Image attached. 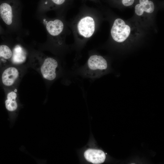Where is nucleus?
Listing matches in <instances>:
<instances>
[{
	"label": "nucleus",
	"mask_w": 164,
	"mask_h": 164,
	"mask_svg": "<svg viewBox=\"0 0 164 164\" xmlns=\"http://www.w3.org/2000/svg\"><path fill=\"white\" fill-rule=\"evenodd\" d=\"M21 75V71L18 68L12 66L8 67L2 73V83L5 87H12L19 79Z\"/></svg>",
	"instance_id": "obj_6"
},
{
	"label": "nucleus",
	"mask_w": 164,
	"mask_h": 164,
	"mask_svg": "<svg viewBox=\"0 0 164 164\" xmlns=\"http://www.w3.org/2000/svg\"><path fill=\"white\" fill-rule=\"evenodd\" d=\"M95 29V22L93 18L86 16L80 19L77 26L78 34L84 38H89L93 35Z\"/></svg>",
	"instance_id": "obj_5"
},
{
	"label": "nucleus",
	"mask_w": 164,
	"mask_h": 164,
	"mask_svg": "<svg viewBox=\"0 0 164 164\" xmlns=\"http://www.w3.org/2000/svg\"><path fill=\"white\" fill-rule=\"evenodd\" d=\"M20 17V6L15 1L4 2L0 4V18L9 28H17Z\"/></svg>",
	"instance_id": "obj_3"
},
{
	"label": "nucleus",
	"mask_w": 164,
	"mask_h": 164,
	"mask_svg": "<svg viewBox=\"0 0 164 164\" xmlns=\"http://www.w3.org/2000/svg\"><path fill=\"white\" fill-rule=\"evenodd\" d=\"M84 156L87 161L95 164L103 163L106 158L105 154L102 151L92 149H89L85 151Z\"/></svg>",
	"instance_id": "obj_9"
},
{
	"label": "nucleus",
	"mask_w": 164,
	"mask_h": 164,
	"mask_svg": "<svg viewBox=\"0 0 164 164\" xmlns=\"http://www.w3.org/2000/svg\"><path fill=\"white\" fill-rule=\"evenodd\" d=\"M17 97V91H12L6 95L5 105L6 109L9 111H13L17 108L18 105L16 99Z\"/></svg>",
	"instance_id": "obj_10"
},
{
	"label": "nucleus",
	"mask_w": 164,
	"mask_h": 164,
	"mask_svg": "<svg viewBox=\"0 0 164 164\" xmlns=\"http://www.w3.org/2000/svg\"><path fill=\"white\" fill-rule=\"evenodd\" d=\"M2 31V29L1 26H0V33Z\"/></svg>",
	"instance_id": "obj_16"
},
{
	"label": "nucleus",
	"mask_w": 164,
	"mask_h": 164,
	"mask_svg": "<svg viewBox=\"0 0 164 164\" xmlns=\"http://www.w3.org/2000/svg\"><path fill=\"white\" fill-rule=\"evenodd\" d=\"M43 22L48 33L52 36H58L63 31V23L60 19H56L47 20L44 19Z\"/></svg>",
	"instance_id": "obj_7"
},
{
	"label": "nucleus",
	"mask_w": 164,
	"mask_h": 164,
	"mask_svg": "<svg viewBox=\"0 0 164 164\" xmlns=\"http://www.w3.org/2000/svg\"><path fill=\"white\" fill-rule=\"evenodd\" d=\"M31 63L33 67L48 81L55 80L63 73L61 65L56 59L40 52L36 51L33 53Z\"/></svg>",
	"instance_id": "obj_1"
},
{
	"label": "nucleus",
	"mask_w": 164,
	"mask_h": 164,
	"mask_svg": "<svg viewBox=\"0 0 164 164\" xmlns=\"http://www.w3.org/2000/svg\"><path fill=\"white\" fill-rule=\"evenodd\" d=\"M139 2L144 12L149 13L153 12L154 6L152 1H149V0H139Z\"/></svg>",
	"instance_id": "obj_12"
},
{
	"label": "nucleus",
	"mask_w": 164,
	"mask_h": 164,
	"mask_svg": "<svg viewBox=\"0 0 164 164\" xmlns=\"http://www.w3.org/2000/svg\"><path fill=\"white\" fill-rule=\"evenodd\" d=\"M12 55V49L9 46L0 45V66L11 61Z\"/></svg>",
	"instance_id": "obj_11"
},
{
	"label": "nucleus",
	"mask_w": 164,
	"mask_h": 164,
	"mask_svg": "<svg viewBox=\"0 0 164 164\" xmlns=\"http://www.w3.org/2000/svg\"><path fill=\"white\" fill-rule=\"evenodd\" d=\"M11 62L14 65L21 64L26 61L27 53L25 48L20 44L15 45L12 49Z\"/></svg>",
	"instance_id": "obj_8"
},
{
	"label": "nucleus",
	"mask_w": 164,
	"mask_h": 164,
	"mask_svg": "<svg viewBox=\"0 0 164 164\" xmlns=\"http://www.w3.org/2000/svg\"><path fill=\"white\" fill-rule=\"evenodd\" d=\"M130 31V26L126 25L122 19L118 18L114 22L111 29V34L114 41L121 43L124 41L128 37Z\"/></svg>",
	"instance_id": "obj_4"
},
{
	"label": "nucleus",
	"mask_w": 164,
	"mask_h": 164,
	"mask_svg": "<svg viewBox=\"0 0 164 164\" xmlns=\"http://www.w3.org/2000/svg\"><path fill=\"white\" fill-rule=\"evenodd\" d=\"M144 11L142 8L140 4H138L135 6V13L139 16L142 15Z\"/></svg>",
	"instance_id": "obj_13"
},
{
	"label": "nucleus",
	"mask_w": 164,
	"mask_h": 164,
	"mask_svg": "<svg viewBox=\"0 0 164 164\" xmlns=\"http://www.w3.org/2000/svg\"><path fill=\"white\" fill-rule=\"evenodd\" d=\"M53 4L56 5H60L63 4L65 0H50Z\"/></svg>",
	"instance_id": "obj_15"
},
{
	"label": "nucleus",
	"mask_w": 164,
	"mask_h": 164,
	"mask_svg": "<svg viewBox=\"0 0 164 164\" xmlns=\"http://www.w3.org/2000/svg\"><path fill=\"white\" fill-rule=\"evenodd\" d=\"M110 64L103 56L97 54L90 55L87 62L73 73L82 77L94 79L109 73Z\"/></svg>",
	"instance_id": "obj_2"
},
{
	"label": "nucleus",
	"mask_w": 164,
	"mask_h": 164,
	"mask_svg": "<svg viewBox=\"0 0 164 164\" xmlns=\"http://www.w3.org/2000/svg\"><path fill=\"white\" fill-rule=\"evenodd\" d=\"M135 0H122V3L125 6H128L132 5Z\"/></svg>",
	"instance_id": "obj_14"
}]
</instances>
